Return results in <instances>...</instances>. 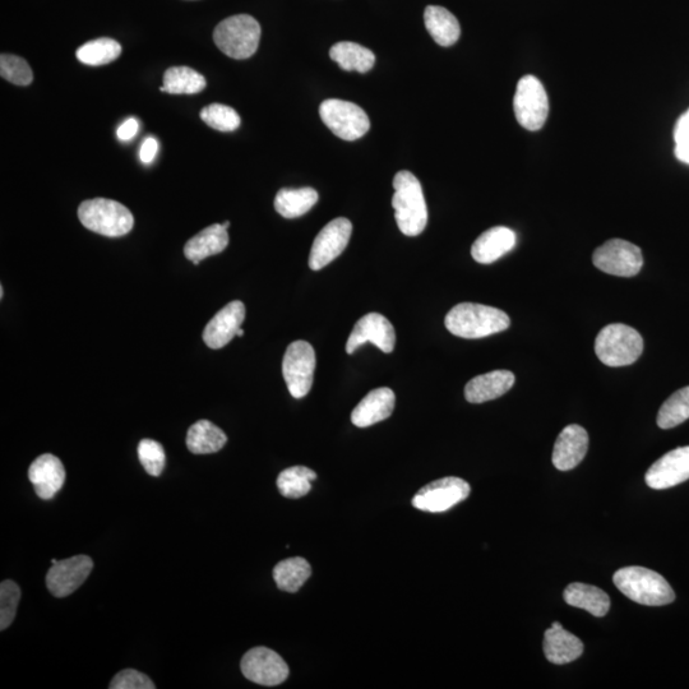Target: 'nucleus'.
<instances>
[{"mask_svg": "<svg viewBox=\"0 0 689 689\" xmlns=\"http://www.w3.org/2000/svg\"><path fill=\"white\" fill-rule=\"evenodd\" d=\"M393 188L392 206L395 208L397 226L406 237H418L428 224V208L422 184L410 171L402 170L393 178Z\"/></svg>", "mask_w": 689, "mask_h": 689, "instance_id": "nucleus-1", "label": "nucleus"}, {"mask_svg": "<svg viewBox=\"0 0 689 689\" xmlns=\"http://www.w3.org/2000/svg\"><path fill=\"white\" fill-rule=\"evenodd\" d=\"M445 323L452 335L462 339H483L506 331L511 319L501 309L489 305L461 303L448 312Z\"/></svg>", "mask_w": 689, "mask_h": 689, "instance_id": "nucleus-2", "label": "nucleus"}, {"mask_svg": "<svg viewBox=\"0 0 689 689\" xmlns=\"http://www.w3.org/2000/svg\"><path fill=\"white\" fill-rule=\"evenodd\" d=\"M614 585L628 599L647 607H663L675 600L674 590L658 572L645 567H624L613 576Z\"/></svg>", "mask_w": 689, "mask_h": 689, "instance_id": "nucleus-3", "label": "nucleus"}, {"mask_svg": "<svg viewBox=\"0 0 689 689\" xmlns=\"http://www.w3.org/2000/svg\"><path fill=\"white\" fill-rule=\"evenodd\" d=\"M644 351V339L635 328L622 323L604 327L595 340V353L608 367H626L637 362Z\"/></svg>", "mask_w": 689, "mask_h": 689, "instance_id": "nucleus-4", "label": "nucleus"}, {"mask_svg": "<svg viewBox=\"0 0 689 689\" xmlns=\"http://www.w3.org/2000/svg\"><path fill=\"white\" fill-rule=\"evenodd\" d=\"M78 217L86 229L109 238L123 237L134 225L132 212L126 206L106 198L82 202Z\"/></svg>", "mask_w": 689, "mask_h": 689, "instance_id": "nucleus-5", "label": "nucleus"}, {"mask_svg": "<svg viewBox=\"0 0 689 689\" xmlns=\"http://www.w3.org/2000/svg\"><path fill=\"white\" fill-rule=\"evenodd\" d=\"M260 23L249 15L226 18L216 26L214 41L225 55L233 59H248L256 54L261 40Z\"/></svg>", "mask_w": 689, "mask_h": 689, "instance_id": "nucleus-6", "label": "nucleus"}, {"mask_svg": "<svg viewBox=\"0 0 689 689\" xmlns=\"http://www.w3.org/2000/svg\"><path fill=\"white\" fill-rule=\"evenodd\" d=\"M322 122L337 137L344 141H355L367 134L371 122L360 106L349 101L330 99L319 108Z\"/></svg>", "mask_w": 689, "mask_h": 689, "instance_id": "nucleus-7", "label": "nucleus"}, {"mask_svg": "<svg viewBox=\"0 0 689 689\" xmlns=\"http://www.w3.org/2000/svg\"><path fill=\"white\" fill-rule=\"evenodd\" d=\"M513 109L517 122L527 131H539L547 122L549 100L543 83L534 76L522 77L517 83Z\"/></svg>", "mask_w": 689, "mask_h": 689, "instance_id": "nucleus-8", "label": "nucleus"}, {"mask_svg": "<svg viewBox=\"0 0 689 689\" xmlns=\"http://www.w3.org/2000/svg\"><path fill=\"white\" fill-rule=\"evenodd\" d=\"M316 371V351L307 341H295L289 345L282 362V374L290 395L303 399L313 386Z\"/></svg>", "mask_w": 689, "mask_h": 689, "instance_id": "nucleus-9", "label": "nucleus"}, {"mask_svg": "<svg viewBox=\"0 0 689 689\" xmlns=\"http://www.w3.org/2000/svg\"><path fill=\"white\" fill-rule=\"evenodd\" d=\"M593 262L605 274L632 277L644 266V257L637 245L622 239L608 240L596 249Z\"/></svg>", "mask_w": 689, "mask_h": 689, "instance_id": "nucleus-10", "label": "nucleus"}, {"mask_svg": "<svg viewBox=\"0 0 689 689\" xmlns=\"http://www.w3.org/2000/svg\"><path fill=\"white\" fill-rule=\"evenodd\" d=\"M471 488L464 479L448 476L425 485L413 498V506L424 512H446L470 496Z\"/></svg>", "mask_w": 689, "mask_h": 689, "instance_id": "nucleus-11", "label": "nucleus"}, {"mask_svg": "<svg viewBox=\"0 0 689 689\" xmlns=\"http://www.w3.org/2000/svg\"><path fill=\"white\" fill-rule=\"evenodd\" d=\"M244 677L261 686L275 687L289 677V667L277 652L267 647H254L240 663Z\"/></svg>", "mask_w": 689, "mask_h": 689, "instance_id": "nucleus-12", "label": "nucleus"}, {"mask_svg": "<svg viewBox=\"0 0 689 689\" xmlns=\"http://www.w3.org/2000/svg\"><path fill=\"white\" fill-rule=\"evenodd\" d=\"M351 233H353V224L345 217H339L328 223L319 231L313 242L309 267L313 271H319L335 261L348 247Z\"/></svg>", "mask_w": 689, "mask_h": 689, "instance_id": "nucleus-13", "label": "nucleus"}, {"mask_svg": "<svg viewBox=\"0 0 689 689\" xmlns=\"http://www.w3.org/2000/svg\"><path fill=\"white\" fill-rule=\"evenodd\" d=\"M372 342L383 353L390 354L396 345V332L392 323L379 313H369L360 318L346 342V353L354 354L356 350Z\"/></svg>", "mask_w": 689, "mask_h": 689, "instance_id": "nucleus-14", "label": "nucleus"}, {"mask_svg": "<svg viewBox=\"0 0 689 689\" xmlns=\"http://www.w3.org/2000/svg\"><path fill=\"white\" fill-rule=\"evenodd\" d=\"M94 568V562L89 556H76L64 561L53 563L48 575L46 586L55 598H66L75 593L83 582L87 580Z\"/></svg>", "mask_w": 689, "mask_h": 689, "instance_id": "nucleus-15", "label": "nucleus"}, {"mask_svg": "<svg viewBox=\"0 0 689 689\" xmlns=\"http://www.w3.org/2000/svg\"><path fill=\"white\" fill-rule=\"evenodd\" d=\"M689 479V446L675 448L647 470L646 484L655 490L673 488Z\"/></svg>", "mask_w": 689, "mask_h": 689, "instance_id": "nucleus-16", "label": "nucleus"}, {"mask_svg": "<svg viewBox=\"0 0 689 689\" xmlns=\"http://www.w3.org/2000/svg\"><path fill=\"white\" fill-rule=\"evenodd\" d=\"M245 319V307L242 302L235 300L226 304L216 316L207 323L203 331V341L208 348L221 349L228 345L242 328Z\"/></svg>", "mask_w": 689, "mask_h": 689, "instance_id": "nucleus-17", "label": "nucleus"}, {"mask_svg": "<svg viewBox=\"0 0 689 689\" xmlns=\"http://www.w3.org/2000/svg\"><path fill=\"white\" fill-rule=\"evenodd\" d=\"M589 450V434L580 425L571 424L557 438L553 450V465L558 470L575 469L585 459Z\"/></svg>", "mask_w": 689, "mask_h": 689, "instance_id": "nucleus-18", "label": "nucleus"}, {"mask_svg": "<svg viewBox=\"0 0 689 689\" xmlns=\"http://www.w3.org/2000/svg\"><path fill=\"white\" fill-rule=\"evenodd\" d=\"M29 479L38 497L49 501L63 488L66 482V469L57 456L45 453L32 462Z\"/></svg>", "mask_w": 689, "mask_h": 689, "instance_id": "nucleus-19", "label": "nucleus"}, {"mask_svg": "<svg viewBox=\"0 0 689 689\" xmlns=\"http://www.w3.org/2000/svg\"><path fill=\"white\" fill-rule=\"evenodd\" d=\"M396 396L391 388L381 387L364 397L351 413V422L358 428H368L390 418L395 410Z\"/></svg>", "mask_w": 689, "mask_h": 689, "instance_id": "nucleus-20", "label": "nucleus"}, {"mask_svg": "<svg viewBox=\"0 0 689 689\" xmlns=\"http://www.w3.org/2000/svg\"><path fill=\"white\" fill-rule=\"evenodd\" d=\"M543 649L545 658L556 665L570 664L584 654V644L580 638L564 630L559 622H554L545 631Z\"/></svg>", "mask_w": 689, "mask_h": 689, "instance_id": "nucleus-21", "label": "nucleus"}, {"mask_svg": "<svg viewBox=\"0 0 689 689\" xmlns=\"http://www.w3.org/2000/svg\"><path fill=\"white\" fill-rule=\"evenodd\" d=\"M516 234L504 226L485 231L471 247V256L482 265H489L511 252L516 245Z\"/></svg>", "mask_w": 689, "mask_h": 689, "instance_id": "nucleus-22", "label": "nucleus"}, {"mask_svg": "<svg viewBox=\"0 0 689 689\" xmlns=\"http://www.w3.org/2000/svg\"><path fill=\"white\" fill-rule=\"evenodd\" d=\"M515 385V376L510 371H494L475 377L465 387L466 400L471 404L498 399Z\"/></svg>", "mask_w": 689, "mask_h": 689, "instance_id": "nucleus-23", "label": "nucleus"}, {"mask_svg": "<svg viewBox=\"0 0 689 689\" xmlns=\"http://www.w3.org/2000/svg\"><path fill=\"white\" fill-rule=\"evenodd\" d=\"M228 244V229L223 224H214L189 239L184 247V254L194 265H200L207 257L224 252Z\"/></svg>", "mask_w": 689, "mask_h": 689, "instance_id": "nucleus-24", "label": "nucleus"}, {"mask_svg": "<svg viewBox=\"0 0 689 689\" xmlns=\"http://www.w3.org/2000/svg\"><path fill=\"white\" fill-rule=\"evenodd\" d=\"M563 599L571 607L584 609L594 617H605L610 609V599L605 591L581 582L568 585L564 590Z\"/></svg>", "mask_w": 689, "mask_h": 689, "instance_id": "nucleus-25", "label": "nucleus"}, {"mask_svg": "<svg viewBox=\"0 0 689 689\" xmlns=\"http://www.w3.org/2000/svg\"><path fill=\"white\" fill-rule=\"evenodd\" d=\"M424 22L430 36L438 45L451 46L460 39V23L446 8L427 7L424 12Z\"/></svg>", "mask_w": 689, "mask_h": 689, "instance_id": "nucleus-26", "label": "nucleus"}, {"mask_svg": "<svg viewBox=\"0 0 689 689\" xmlns=\"http://www.w3.org/2000/svg\"><path fill=\"white\" fill-rule=\"evenodd\" d=\"M226 442V434L210 420H200L188 429L187 447L194 455L219 452Z\"/></svg>", "mask_w": 689, "mask_h": 689, "instance_id": "nucleus-27", "label": "nucleus"}, {"mask_svg": "<svg viewBox=\"0 0 689 689\" xmlns=\"http://www.w3.org/2000/svg\"><path fill=\"white\" fill-rule=\"evenodd\" d=\"M330 57L346 72L367 73L376 63V55L364 46L342 41L332 46Z\"/></svg>", "mask_w": 689, "mask_h": 689, "instance_id": "nucleus-28", "label": "nucleus"}, {"mask_svg": "<svg viewBox=\"0 0 689 689\" xmlns=\"http://www.w3.org/2000/svg\"><path fill=\"white\" fill-rule=\"evenodd\" d=\"M318 202L313 188H284L276 194L275 210L285 219H297L307 214Z\"/></svg>", "mask_w": 689, "mask_h": 689, "instance_id": "nucleus-29", "label": "nucleus"}, {"mask_svg": "<svg viewBox=\"0 0 689 689\" xmlns=\"http://www.w3.org/2000/svg\"><path fill=\"white\" fill-rule=\"evenodd\" d=\"M311 575V564L299 557L285 559L274 568L276 585L286 593H297Z\"/></svg>", "mask_w": 689, "mask_h": 689, "instance_id": "nucleus-30", "label": "nucleus"}, {"mask_svg": "<svg viewBox=\"0 0 689 689\" xmlns=\"http://www.w3.org/2000/svg\"><path fill=\"white\" fill-rule=\"evenodd\" d=\"M205 77L189 67H171L164 75L165 92L171 95H194L205 90Z\"/></svg>", "mask_w": 689, "mask_h": 689, "instance_id": "nucleus-31", "label": "nucleus"}, {"mask_svg": "<svg viewBox=\"0 0 689 689\" xmlns=\"http://www.w3.org/2000/svg\"><path fill=\"white\" fill-rule=\"evenodd\" d=\"M317 474L305 466L289 467L277 478V488L285 498L298 499L307 496Z\"/></svg>", "mask_w": 689, "mask_h": 689, "instance_id": "nucleus-32", "label": "nucleus"}, {"mask_svg": "<svg viewBox=\"0 0 689 689\" xmlns=\"http://www.w3.org/2000/svg\"><path fill=\"white\" fill-rule=\"evenodd\" d=\"M120 54H122V46L118 41L103 38L83 44L77 50L76 57L86 66L99 67L114 62Z\"/></svg>", "mask_w": 689, "mask_h": 689, "instance_id": "nucleus-33", "label": "nucleus"}, {"mask_svg": "<svg viewBox=\"0 0 689 689\" xmlns=\"http://www.w3.org/2000/svg\"><path fill=\"white\" fill-rule=\"evenodd\" d=\"M689 419V386L682 388L661 405L658 425L661 429H672Z\"/></svg>", "mask_w": 689, "mask_h": 689, "instance_id": "nucleus-34", "label": "nucleus"}, {"mask_svg": "<svg viewBox=\"0 0 689 689\" xmlns=\"http://www.w3.org/2000/svg\"><path fill=\"white\" fill-rule=\"evenodd\" d=\"M201 119L208 127L220 132L237 131L242 124L240 115L230 106L223 104H212L202 109Z\"/></svg>", "mask_w": 689, "mask_h": 689, "instance_id": "nucleus-35", "label": "nucleus"}, {"mask_svg": "<svg viewBox=\"0 0 689 689\" xmlns=\"http://www.w3.org/2000/svg\"><path fill=\"white\" fill-rule=\"evenodd\" d=\"M0 75L17 86H29L34 81V73L29 63L17 55L2 54L0 57Z\"/></svg>", "mask_w": 689, "mask_h": 689, "instance_id": "nucleus-36", "label": "nucleus"}, {"mask_svg": "<svg viewBox=\"0 0 689 689\" xmlns=\"http://www.w3.org/2000/svg\"><path fill=\"white\" fill-rule=\"evenodd\" d=\"M20 599L21 589L16 582L7 580L0 584V630H7L15 621Z\"/></svg>", "mask_w": 689, "mask_h": 689, "instance_id": "nucleus-37", "label": "nucleus"}, {"mask_svg": "<svg viewBox=\"0 0 689 689\" xmlns=\"http://www.w3.org/2000/svg\"><path fill=\"white\" fill-rule=\"evenodd\" d=\"M138 459L145 467L146 473L151 476L163 474L166 456L164 447L154 439H142L138 445Z\"/></svg>", "mask_w": 689, "mask_h": 689, "instance_id": "nucleus-38", "label": "nucleus"}, {"mask_svg": "<svg viewBox=\"0 0 689 689\" xmlns=\"http://www.w3.org/2000/svg\"><path fill=\"white\" fill-rule=\"evenodd\" d=\"M110 689H154V682L146 674L134 669H126L119 672L113 678Z\"/></svg>", "mask_w": 689, "mask_h": 689, "instance_id": "nucleus-39", "label": "nucleus"}, {"mask_svg": "<svg viewBox=\"0 0 689 689\" xmlns=\"http://www.w3.org/2000/svg\"><path fill=\"white\" fill-rule=\"evenodd\" d=\"M675 155L689 165V110L679 118L674 131Z\"/></svg>", "mask_w": 689, "mask_h": 689, "instance_id": "nucleus-40", "label": "nucleus"}, {"mask_svg": "<svg viewBox=\"0 0 689 689\" xmlns=\"http://www.w3.org/2000/svg\"><path fill=\"white\" fill-rule=\"evenodd\" d=\"M159 152V142L154 137H147L143 141L140 150V160L143 164L150 165Z\"/></svg>", "mask_w": 689, "mask_h": 689, "instance_id": "nucleus-41", "label": "nucleus"}, {"mask_svg": "<svg viewBox=\"0 0 689 689\" xmlns=\"http://www.w3.org/2000/svg\"><path fill=\"white\" fill-rule=\"evenodd\" d=\"M138 131H140V123H138V120L136 118H129L126 122L120 124L117 136L120 141H131L137 136Z\"/></svg>", "mask_w": 689, "mask_h": 689, "instance_id": "nucleus-42", "label": "nucleus"}, {"mask_svg": "<svg viewBox=\"0 0 689 689\" xmlns=\"http://www.w3.org/2000/svg\"><path fill=\"white\" fill-rule=\"evenodd\" d=\"M243 336H244V330H243V328H240V330L238 331V337H243Z\"/></svg>", "mask_w": 689, "mask_h": 689, "instance_id": "nucleus-43", "label": "nucleus"}, {"mask_svg": "<svg viewBox=\"0 0 689 689\" xmlns=\"http://www.w3.org/2000/svg\"><path fill=\"white\" fill-rule=\"evenodd\" d=\"M223 226H224L225 229H229L230 221H225V223L223 224Z\"/></svg>", "mask_w": 689, "mask_h": 689, "instance_id": "nucleus-44", "label": "nucleus"}, {"mask_svg": "<svg viewBox=\"0 0 689 689\" xmlns=\"http://www.w3.org/2000/svg\"><path fill=\"white\" fill-rule=\"evenodd\" d=\"M3 295H4V290H3V286H2V289H0V298H3Z\"/></svg>", "mask_w": 689, "mask_h": 689, "instance_id": "nucleus-45", "label": "nucleus"}]
</instances>
